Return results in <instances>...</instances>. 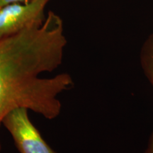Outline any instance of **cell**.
Instances as JSON below:
<instances>
[{
	"instance_id": "3",
	"label": "cell",
	"mask_w": 153,
	"mask_h": 153,
	"mask_svg": "<svg viewBox=\"0 0 153 153\" xmlns=\"http://www.w3.org/2000/svg\"><path fill=\"white\" fill-rule=\"evenodd\" d=\"M50 0L14 3L0 9V39L14 35L31 25L43 23L44 10Z\"/></svg>"
},
{
	"instance_id": "2",
	"label": "cell",
	"mask_w": 153,
	"mask_h": 153,
	"mask_svg": "<svg viewBox=\"0 0 153 153\" xmlns=\"http://www.w3.org/2000/svg\"><path fill=\"white\" fill-rule=\"evenodd\" d=\"M24 107L16 108L4 118L2 125L14 140L20 153H57L43 138Z\"/></svg>"
},
{
	"instance_id": "5",
	"label": "cell",
	"mask_w": 153,
	"mask_h": 153,
	"mask_svg": "<svg viewBox=\"0 0 153 153\" xmlns=\"http://www.w3.org/2000/svg\"><path fill=\"white\" fill-rule=\"evenodd\" d=\"M31 0H0V9L7 4L14 3H26Z\"/></svg>"
},
{
	"instance_id": "4",
	"label": "cell",
	"mask_w": 153,
	"mask_h": 153,
	"mask_svg": "<svg viewBox=\"0 0 153 153\" xmlns=\"http://www.w3.org/2000/svg\"><path fill=\"white\" fill-rule=\"evenodd\" d=\"M140 58L145 76L153 89V33L148 36L143 45ZM143 153H153V131Z\"/></svg>"
},
{
	"instance_id": "1",
	"label": "cell",
	"mask_w": 153,
	"mask_h": 153,
	"mask_svg": "<svg viewBox=\"0 0 153 153\" xmlns=\"http://www.w3.org/2000/svg\"><path fill=\"white\" fill-rule=\"evenodd\" d=\"M66 45L62 19L52 11L43 23L0 39V127L7 114L19 107L48 120L60 115L58 97L72 87L73 79L68 73L48 78L41 74L62 65Z\"/></svg>"
}]
</instances>
